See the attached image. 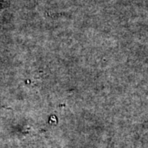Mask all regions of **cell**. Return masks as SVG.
<instances>
[{
    "mask_svg": "<svg viewBox=\"0 0 148 148\" xmlns=\"http://www.w3.org/2000/svg\"><path fill=\"white\" fill-rule=\"evenodd\" d=\"M9 0H0V11L9 6Z\"/></svg>",
    "mask_w": 148,
    "mask_h": 148,
    "instance_id": "cell-1",
    "label": "cell"
}]
</instances>
